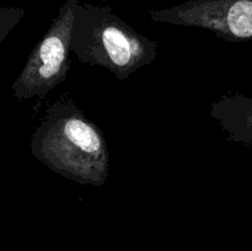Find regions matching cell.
Wrapping results in <instances>:
<instances>
[{
	"label": "cell",
	"instance_id": "8992f818",
	"mask_svg": "<svg viewBox=\"0 0 252 251\" xmlns=\"http://www.w3.org/2000/svg\"><path fill=\"white\" fill-rule=\"evenodd\" d=\"M25 12L22 7H0V43L21 21Z\"/></svg>",
	"mask_w": 252,
	"mask_h": 251
},
{
	"label": "cell",
	"instance_id": "277c9868",
	"mask_svg": "<svg viewBox=\"0 0 252 251\" xmlns=\"http://www.w3.org/2000/svg\"><path fill=\"white\" fill-rule=\"evenodd\" d=\"M148 15L155 22L208 30L226 42L252 39V0H189Z\"/></svg>",
	"mask_w": 252,
	"mask_h": 251
},
{
	"label": "cell",
	"instance_id": "3957f363",
	"mask_svg": "<svg viewBox=\"0 0 252 251\" xmlns=\"http://www.w3.org/2000/svg\"><path fill=\"white\" fill-rule=\"evenodd\" d=\"M81 0H64L41 41L34 46L24 69L12 83V93L19 101L44 97L63 83L70 69L71 37L76 7Z\"/></svg>",
	"mask_w": 252,
	"mask_h": 251
},
{
	"label": "cell",
	"instance_id": "6da1fadb",
	"mask_svg": "<svg viewBox=\"0 0 252 251\" xmlns=\"http://www.w3.org/2000/svg\"><path fill=\"white\" fill-rule=\"evenodd\" d=\"M31 152L52 171L79 185L101 187L108 179L105 135L68 95L46 110L32 135Z\"/></svg>",
	"mask_w": 252,
	"mask_h": 251
},
{
	"label": "cell",
	"instance_id": "5b68a950",
	"mask_svg": "<svg viewBox=\"0 0 252 251\" xmlns=\"http://www.w3.org/2000/svg\"><path fill=\"white\" fill-rule=\"evenodd\" d=\"M211 116L228 133L229 142L252 147V96L226 94L212 103Z\"/></svg>",
	"mask_w": 252,
	"mask_h": 251
},
{
	"label": "cell",
	"instance_id": "7a4b0ae2",
	"mask_svg": "<svg viewBox=\"0 0 252 251\" xmlns=\"http://www.w3.org/2000/svg\"><path fill=\"white\" fill-rule=\"evenodd\" d=\"M71 52L91 66H102L118 80L155 61L158 44L115 15L111 7L85 2L75 12Z\"/></svg>",
	"mask_w": 252,
	"mask_h": 251
}]
</instances>
